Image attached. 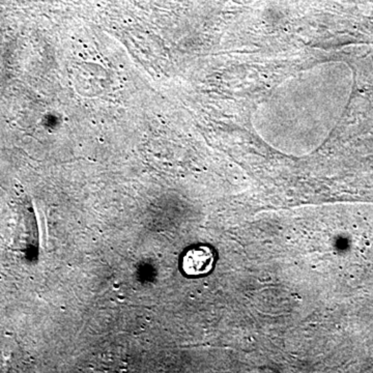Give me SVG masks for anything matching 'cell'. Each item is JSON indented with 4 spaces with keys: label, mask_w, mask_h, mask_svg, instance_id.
Instances as JSON below:
<instances>
[{
    "label": "cell",
    "mask_w": 373,
    "mask_h": 373,
    "mask_svg": "<svg viewBox=\"0 0 373 373\" xmlns=\"http://www.w3.org/2000/svg\"><path fill=\"white\" fill-rule=\"evenodd\" d=\"M328 73L329 67L322 63L279 84L253 114L256 131L310 132L331 121Z\"/></svg>",
    "instance_id": "obj_1"
},
{
    "label": "cell",
    "mask_w": 373,
    "mask_h": 373,
    "mask_svg": "<svg viewBox=\"0 0 373 373\" xmlns=\"http://www.w3.org/2000/svg\"><path fill=\"white\" fill-rule=\"evenodd\" d=\"M215 266V253L209 246H196L189 249L182 259V270L190 277L209 274Z\"/></svg>",
    "instance_id": "obj_2"
}]
</instances>
